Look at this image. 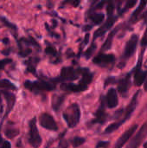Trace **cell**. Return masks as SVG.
Instances as JSON below:
<instances>
[{"label": "cell", "mask_w": 147, "mask_h": 148, "mask_svg": "<svg viewBox=\"0 0 147 148\" xmlns=\"http://www.w3.org/2000/svg\"><path fill=\"white\" fill-rule=\"evenodd\" d=\"M62 116L69 127H75L78 124L81 117V111L79 106L76 103L72 104L63 113Z\"/></svg>", "instance_id": "1"}, {"label": "cell", "mask_w": 147, "mask_h": 148, "mask_svg": "<svg viewBox=\"0 0 147 148\" xmlns=\"http://www.w3.org/2000/svg\"><path fill=\"white\" fill-rule=\"evenodd\" d=\"M29 142L33 148H38L42 144V138L38 133L36 127V120L33 118L29 121Z\"/></svg>", "instance_id": "2"}, {"label": "cell", "mask_w": 147, "mask_h": 148, "mask_svg": "<svg viewBox=\"0 0 147 148\" xmlns=\"http://www.w3.org/2000/svg\"><path fill=\"white\" fill-rule=\"evenodd\" d=\"M24 87L32 92L38 93L39 91H51L55 88V86L51 83L39 81V82H29L26 81L24 82Z\"/></svg>", "instance_id": "3"}, {"label": "cell", "mask_w": 147, "mask_h": 148, "mask_svg": "<svg viewBox=\"0 0 147 148\" xmlns=\"http://www.w3.org/2000/svg\"><path fill=\"white\" fill-rule=\"evenodd\" d=\"M147 136V122L145 123L141 128L139 129V131L137 133V134L133 137V139L131 140V142L129 143L127 148H138L140 144L143 142L144 139Z\"/></svg>", "instance_id": "4"}, {"label": "cell", "mask_w": 147, "mask_h": 148, "mask_svg": "<svg viewBox=\"0 0 147 148\" xmlns=\"http://www.w3.org/2000/svg\"><path fill=\"white\" fill-rule=\"evenodd\" d=\"M39 121H40V125L45 129L51 130V131H56L58 129V127H57L55 121L49 114H46V113L42 114L40 116Z\"/></svg>", "instance_id": "5"}, {"label": "cell", "mask_w": 147, "mask_h": 148, "mask_svg": "<svg viewBox=\"0 0 147 148\" xmlns=\"http://www.w3.org/2000/svg\"><path fill=\"white\" fill-rule=\"evenodd\" d=\"M138 41H139V38H138L137 35H133L129 39V41L127 42V43L126 45L125 51H124V57L125 58H129L134 54L136 48H137Z\"/></svg>", "instance_id": "6"}, {"label": "cell", "mask_w": 147, "mask_h": 148, "mask_svg": "<svg viewBox=\"0 0 147 148\" xmlns=\"http://www.w3.org/2000/svg\"><path fill=\"white\" fill-rule=\"evenodd\" d=\"M138 128V125H133V127H131L127 131H126L121 136L120 138L117 140L115 146L113 148H122L124 147V145L126 144V142H127L129 140V139L133 136V134H134V132L137 130Z\"/></svg>", "instance_id": "7"}, {"label": "cell", "mask_w": 147, "mask_h": 148, "mask_svg": "<svg viewBox=\"0 0 147 148\" xmlns=\"http://www.w3.org/2000/svg\"><path fill=\"white\" fill-rule=\"evenodd\" d=\"M115 57L113 54L106 55V54H100L97 56H95L93 60L94 64L100 65V66H107L108 64L112 63L114 61Z\"/></svg>", "instance_id": "8"}, {"label": "cell", "mask_w": 147, "mask_h": 148, "mask_svg": "<svg viewBox=\"0 0 147 148\" xmlns=\"http://www.w3.org/2000/svg\"><path fill=\"white\" fill-rule=\"evenodd\" d=\"M116 19H117V18H116L115 16H112V17L108 18V20L105 23V24L102 25L100 29H98L94 32V38L95 39V38L99 37V36H103L107 30H109V29L112 28V26L114 24Z\"/></svg>", "instance_id": "9"}, {"label": "cell", "mask_w": 147, "mask_h": 148, "mask_svg": "<svg viewBox=\"0 0 147 148\" xmlns=\"http://www.w3.org/2000/svg\"><path fill=\"white\" fill-rule=\"evenodd\" d=\"M0 94L3 95L4 99L7 101V109H6V114H5V115H7L12 110V108H13V107L15 105L16 96L12 93L8 92L6 90H0Z\"/></svg>", "instance_id": "10"}, {"label": "cell", "mask_w": 147, "mask_h": 148, "mask_svg": "<svg viewBox=\"0 0 147 148\" xmlns=\"http://www.w3.org/2000/svg\"><path fill=\"white\" fill-rule=\"evenodd\" d=\"M118 95H117V91L114 88H111L108 90L107 95V103L108 108H113L115 107H117L118 105Z\"/></svg>", "instance_id": "11"}, {"label": "cell", "mask_w": 147, "mask_h": 148, "mask_svg": "<svg viewBox=\"0 0 147 148\" xmlns=\"http://www.w3.org/2000/svg\"><path fill=\"white\" fill-rule=\"evenodd\" d=\"M141 58L142 56L140 57V61H139V65H138V69L136 70V74H135V77H134V82H135V85L136 86H140L143 84V82L146 80V73L143 72L140 69V65H141Z\"/></svg>", "instance_id": "12"}, {"label": "cell", "mask_w": 147, "mask_h": 148, "mask_svg": "<svg viewBox=\"0 0 147 148\" xmlns=\"http://www.w3.org/2000/svg\"><path fill=\"white\" fill-rule=\"evenodd\" d=\"M138 95H139V92H137V93L135 94V95L133 96V100L131 101L130 104L127 106V108H126V114H125V118H124V120H123V122H125L126 121H127V120L130 118L131 114L133 113V111H134V109H135V108H136V106H137Z\"/></svg>", "instance_id": "13"}, {"label": "cell", "mask_w": 147, "mask_h": 148, "mask_svg": "<svg viewBox=\"0 0 147 148\" xmlns=\"http://www.w3.org/2000/svg\"><path fill=\"white\" fill-rule=\"evenodd\" d=\"M61 76L63 80H68V81H73L76 79L77 77V73L75 70L72 68H63L62 69Z\"/></svg>", "instance_id": "14"}, {"label": "cell", "mask_w": 147, "mask_h": 148, "mask_svg": "<svg viewBox=\"0 0 147 148\" xmlns=\"http://www.w3.org/2000/svg\"><path fill=\"white\" fill-rule=\"evenodd\" d=\"M129 85H130V76H126V78H124L121 81H120L119 86H118V89H119V92L123 96H125L127 94L128 88H129Z\"/></svg>", "instance_id": "15"}, {"label": "cell", "mask_w": 147, "mask_h": 148, "mask_svg": "<svg viewBox=\"0 0 147 148\" xmlns=\"http://www.w3.org/2000/svg\"><path fill=\"white\" fill-rule=\"evenodd\" d=\"M64 101V96L63 95H54L52 98V108L57 111L61 108L62 102Z\"/></svg>", "instance_id": "16"}, {"label": "cell", "mask_w": 147, "mask_h": 148, "mask_svg": "<svg viewBox=\"0 0 147 148\" xmlns=\"http://www.w3.org/2000/svg\"><path fill=\"white\" fill-rule=\"evenodd\" d=\"M116 30H113V32H111L109 34V36H107L106 42H104V44L102 45V50H108L111 46H112V42H113V38L114 36V34H115Z\"/></svg>", "instance_id": "17"}, {"label": "cell", "mask_w": 147, "mask_h": 148, "mask_svg": "<svg viewBox=\"0 0 147 148\" xmlns=\"http://www.w3.org/2000/svg\"><path fill=\"white\" fill-rule=\"evenodd\" d=\"M0 88H4V89H11L14 90L16 88V87L9 80L6 79H3L0 80Z\"/></svg>", "instance_id": "18"}, {"label": "cell", "mask_w": 147, "mask_h": 148, "mask_svg": "<svg viewBox=\"0 0 147 148\" xmlns=\"http://www.w3.org/2000/svg\"><path fill=\"white\" fill-rule=\"evenodd\" d=\"M87 88H88V86L81 85V84H79V85L70 84V85H68L67 89L69 91H72V92H81V91H85L87 89Z\"/></svg>", "instance_id": "19"}, {"label": "cell", "mask_w": 147, "mask_h": 148, "mask_svg": "<svg viewBox=\"0 0 147 148\" xmlns=\"http://www.w3.org/2000/svg\"><path fill=\"white\" fill-rule=\"evenodd\" d=\"M92 79H93V75L91 73H89L88 70H86L83 74V77H82V80L81 81L80 84L88 86V84L91 82Z\"/></svg>", "instance_id": "20"}, {"label": "cell", "mask_w": 147, "mask_h": 148, "mask_svg": "<svg viewBox=\"0 0 147 148\" xmlns=\"http://www.w3.org/2000/svg\"><path fill=\"white\" fill-rule=\"evenodd\" d=\"M122 121H120V122H115V123H113L111 125H109L106 129H105V134H111L114 131H116L121 125H122Z\"/></svg>", "instance_id": "21"}, {"label": "cell", "mask_w": 147, "mask_h": 148, "mask_svg": "<svg viewBox=\"0 0 147 148\" xmlns=\"http://www.w3.org/2000/svg\"><path fill=\"white\" fill-rule=\"evenodd\" d=\"M4 132H5V135L8 138H10V139H12V138L16 137L17 134H19V130L16 129L14 127H8V128L5 129Z\"/></svg>", "instance_id": "22"}, {"label": "cell", "mask_w": 147, "mask_h": 148, "mask_svg": "<svg viewBox=\"0 0 147 148\" xmlns=\"http://www.w3.org/2000/svg\"><path fill=\"white\" fill-rule=\"evenodd\" d=\"M147 4V1H141L140 2V3H139V7H138V9L133 12V16H132V20L133 19H136V17L139 16V14L142 11V10L146 7V5Z\"/></svg>", "instance_id": "23"}, {"label": "cell", "mask_w": 147, "mask_h": 148, "mask_svg": "<svg viewBox=\"0 0 147 148\" xmlns=\"http://www.w3.org/2000/svg\"><path fill=\"white\" fill-rule=\"evenodd\" d=\"M85 141H86V140L84 138H81V137H75L72 140L71 143H72V145H73L74 147H78L81 146Z\"/></svg>", "instance_id": "24"}, {"label": "cell", "mask_w": 147, "mask_h": 148, "mask_svg": "<svg viewBox=\"0 0 147 148\" xmlns=\"http://www.w3.org/2000/svg\"><path fill=\"white\" fill-rule=\"evenodd\" d=\"M91 18H92L93 22H94L95 24H99V23H101L103 21V19H104V15H103L102 13H97V14L93 15Z\"/></svg>", "instance_id": "25"}, {"label": "cell", "mask_w": 147, "mask_h": 148, "mask_svg": "<svg viewBox=\"0 0 147 148\" xmlns=\"http://www.w3.org/2000/svg\"><path fill=\"white\" fill-rule=\"evenodd\" d=\"M105 117H106V114H105L103 110L100 109V110L97 111V113H96V121H98V122H104L106 121Z\"/></svg>", "instance_id": "26"}, {"label": "cell", "mask_w": 147, "mask_h": 148, "mask_svg": "<svg viewBox=\"0 0 147 148\" xmlns=\"http://www.w3.org/2000/svg\"><path fill=\"white\" fill-rule=\"evenodd\" d=\"M12 62V60L10 59V58H5V59H3V60H0V70L3 69L8 64L11 63Z\"/></svg>", "instance_id": "27"}, {"label": "cell", "mask_w": 147, "mask_h": 148, "mask_svg": "<svg viewBox=\"0 0 147 148\" xmlns=\"http://www.w3.org/2000/svg\"><path fill=\"white\" fill-rule=\"evenodd\" d=\"M95 48H96V45L94 44V43H93L92 44V46L86 51V53H85V56H86V57L87 58H89L91 56H92V54L94 53V51L95 50Z\"/></svg>", "instance_id": "28"}, {"label": "cell", "mask_w": 147, "mask_h": 148, "mask_svg": "<svg viewBox=\"0 0 147 148\" xmlns=\"http://www.w3.org/2000/svg\"><path fill=\"white\" fill-rule=\"evenodd\" d=\"M0 19L2 20V22L5 24V25H7V26H9L10 29H16V26L14 25V24H12V23H9L8 22V20L5 18V17H2V16H0Z\"/></svg>", "instance_id": "29"}, {"label": "cell", "mask_w": 147, "mask_h": 148, "mask_svg": "<svg viewBox=\"0 0 147 148\" xmlns=\"http://www.w3.org/2000/svg\"><path fill=\"white\" fill-rule=\"evenodd\" d=\"M113 9H114V4L113 3L110 2L107 7V14L108 15H112L113 14Z\"/></svg>", "instance_id": "30"}, {"label": "cell", "mask_w": 147, "mask_h": 148, "mask_svg": "<svg viewBox=\"0 0 147 148\" xmlns=\"http://www.w3.org/2000/svg\"><path fill=\"white\" fill-rule=\"evenodd\" d=\"M136 3H137V1H136V0H129V1H127V3H126V8H125V10H128V9L132 8V7H133Z\"/></svg>", "instance_id": "31"}, {"label": "cell", "mask_w": 147, "mask_h": 148, "mask_svg": "<svg viewBox=\"0 0 147 148\" xmlns=\"http://www.w3.org/2000/svg\"><path fill=\"white\" fill-rule=\"evenodd\" d=\"M109 146V142L107 141H101L97 144L96 148H107Z\"/></svg>", "instance_id": "32"}, {"label": "cell", "mask_w": 147, "mask_h": 148, "mask_svg": "<svg viewBox=\"0 0 147 148\" xmlns=\"http://www.w3.org/2000/svg\"><path fill=\"white\" fill-rule=\"evenodd\" d=\"M10 147H11V146H10V143L9 141L4 140V141H3V142L0 144V148H10Z\"/></svg>", "instance_id": "33"}, {"label": "cell", "mask_w": 147, "mask_h": 148, "mask_svg": "<svg viewBox=\"0 0 147 148\" xmlns=\"http://www.w3.org/2000/svg\"><path fill=\"white\" fill-rule=\"evenodd\" d=\"M142 45H147V29L146 31V34H145V36L143 37L142 39Z\"/></svg>", "instance_id": "34"}, {"label": "cell", "mask_w": 147, "mask_h": 148, "mask_svg": "<svg viewBox=\"0 0 147 148\" xmlns=\"http://www.w3.org/2000/svg\"><path fill=\"white\" fill-rule=\"evenodd\" d=\"M45 52L46 53H49V54H54L55 53V50H54V49L53 48H51V47H48L47 49H46V50H45Z\"/></svg>", "instance_id": "35"}, {"label": "cell", "mask_w": 147, "mask_h": 148, "mask_svg": "<svg viewBox=\"0 0 147 148\" xmlns=\"http://www.w3.org/2000/svg\"><path fill=\"white\" fill-rule=\"evenodd\" d=\"M60 148H68V143L66 140H62L60 144Z\"/></svg>", "instance_id": "36"}, {"label": "cell", "mask_w": 147, "mask_h": 148, "mask_svg": "<svg viewBox=\"0 0 147 148\" xmlns=\"http://www.w3.org/2000/svg\"><path fill=\"white\" fill-rule=\"evenodd\" d=\"M104 3H105V2H104V1H102V2H101V3H99L97 4L96 8H97V9H101V8H102V6L104 5Z\"/></svg>", "instance_id": "37"}, {"label": "cell", "mask_w": 147, "mask_h": 148, "mask_svg": "<svg viewBox=\"0 0 147 148\" xmlns=\"http://www.w3.org/2000/svg\"><path fill=\"white\" fill-rule=\"evenodd\" d=\"M88 39H89V34H87V35H86V36H85V40H84L85 44H87V43L88 42Z\"/></svg>", "instance_id": "38"}, {"label": "cell", "mask_w": 147, "mask_h": 148, "mask_svg": "<svg viewBox=\"0 0 147 148\" xmlns=\"http://www.w3.org/2000/svg\"><path fill=\"white\" fill-rule=\"evenodd\" d=\"M145 90H147V80L146 82V84H145Z\"/></svg>", "instance_id": "39"}, {"label": "cell", "mask_w": 147, "mask_h": 148, "mask_svg": "<svg viewBox=\"0 0 147 148\" xmlns=\"http://www.w3.org/2000/svg\"><path fill=\"white\" fill-rule=\"evenodd\" d=\"M3 141V139H2V136H1V134H0V144H1Z\"/></svg>", "instance_id": "40"}, {"label": "cell", "mask_w": 147, "mask_h": 148, "mask_svg": "<svg viewBox=\"0 0 147 148\" xmlns=\"http://www.w3.org/2000/svg\"><path fill=\"white\" fill-rule=\"evenodd\" d=\"M74 4L75 5H77V4H79V2H74Z\"/></svg>", "instance_id": "41"}, {"label": "cell", "mask_w": 147, "mask_h": 148, "mask_svg": "<svg viewBox=\"0 0 147 148\" xmlns=\"http://www.w3.org/2000/svg\"><path fill=\"white\" fill-rule=\"evenodd\" d=\"M145 148H147V146H146V147H145Z\"/></svg>", "instance_id": "42"}]
</instances>
